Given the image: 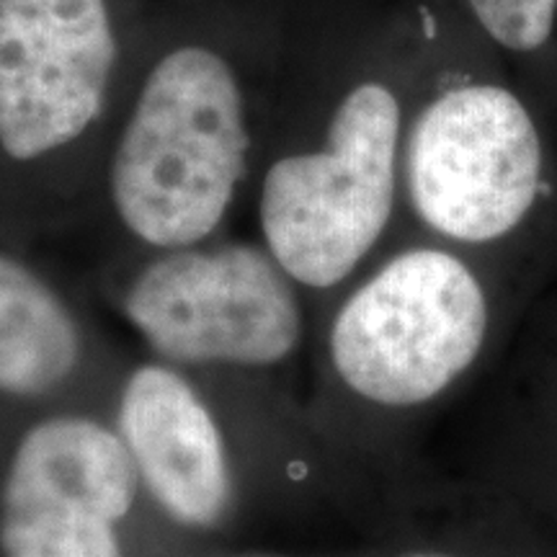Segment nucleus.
<instances>
[{
    "label": "nucleus",
    "mask_w": 557,
    "mask_h": 557,
    "mask_svg": "<svg viewBox=\"0 0 557 557\" xmlns=\"http://www.w3.org/2000/svg\"><path fill=\"white\" fill-rule=\"evenodd\" d=\"M250 148L238 75L209 47L160 58L111 158V199L129 233L189 248L220 225Z\"/></svg>",
    "instance_id": "f257e3e1"
},
{
    "label": "nucleus",
    "mask_w": 557,
    "mask_h": 557,
    "mask_svg": "<svg viewBox=\"0 0 557 557\" xmlns=\"http://www.w3.org/2000/svg\"><path fill=\"white\" fill-rule=\"evenodd\" d=\"M400 107L382 83L338 103L329 148L278 158L261 186V227L284 274L325 289L357 269L395 199Z\"/></svg>",
    "instance_id": "f03ea898"
},
{
    "label": "nucleus",
    "mask_w": 557,
    "mask_h": 557,
    "mask_svg": "<svg viewBox=\"0 0 557 557\" xmlns=\"http://www.w3.org/2000/svg\"><path fill=\"white\" fill-rule=\"evenodd\" d=\"M487 302L457 256L418 248L400 253L359 287L331 331L341 380L380 406L436 398L478 359Z\"/></svg>",
    "instance_id": "7ed1b4c3"
},
{
    "label": "nucleus",
    "mask_w": 557,
    "mask_h": 557,
    "mask_svg": "<svg viewBox=\"0 0 557 557\" xmlns=\"http://www.w3.org/2000/svg\"><path fill=\"white\" fill-rule=\"evenodd\" d=\"M406 173L416 212L429 227L462 243L496 240L537 199V127L506 88L447 90L410 129Z\"/></svg>",
    "instance_id": "20e7f679"
},
{
    "label": "nucleus",
    "mask_w": 557,
    "mask_h": 557,
    "mask_svg": "<svg viewBox=\"0 0 557 557\" xmlns=\"http://www.w3.org/2000/svg\"><path fill=\"white\" fill-rule=\"evenodd\" d=\"M124 312L158 354L189 364H276L302 331L289 276L253 246L176 250L152 261L127 292Z\"/></svg>",
    "instance_id": "39448f33"
},
{
    "label": "nucleus",
    "mask_w": 557,
    "mask_h": 557,
    "mask_svg": "<svg viewBox=\"0 0 557 557\" xmlns=\"http://www.w3.org/2000/svg\"><path fill=\"white\" fill-rule=\"evenodd\" d=\"M116 52L107 0H0V148L34 160L78 139Z\"/></svg>",
    "instance_id": "423d86ee"
},
{
    "label": "nucleus",
    "mask_w": 557,
    "mask_h": 557,
    "mask_svg": "<svg viewBox=\"0 0 557 557\" xmlns=\"http://www.w3.org/2000/svg\"><path fill=\"white\" fill-rule=\"evenodd\" d=\"M135 498L124 442L88 418H54L26 434L3 496L9 557H122L116 524Z\"/></svg>",
    "instance_id": "0eeeda50"
},
{
    "label": "nucleus",
    "mask_w": 557,
    "mask_h": 557,
    "mask_svg": "<svg viewBox=\"0 0 557 557\" xmlns=\"http://www.w3.org/2000/svg\"><path fill=\"white\" fill-rule=\"evenodd\" d=\"M122 442L171 519L212 527L225 511L230 478L222 436L189 382L148 364L132 374L120 406Z\"/></svg>",
    "instance_id": "6e6552de"
},
{
    "label": "nucleus",
    "mask_w": 557,
    "mask_h": 557,
    "mask_svg": "<svg viewBox=\"0 0 557 557\" xmlns=\"http://www.w3.org/2000/svg\"><path fill=\"white\" fill-rule=\"evenodd\" d=\"M78 325L37 274L0 256V389L39 395L73 374Z\"/></svg>",
    "instance_id": "1a4fd4ad"
},
{
    "label": "nucleus",
    "mask_w": 557,
    "mask_h": 557,
    "mask_svg": "<svg viewBox=\"0 0 557 557\" xmlns=\"http://www.w3.org/2000/svg\"><path fill=\"white\" fill-rule=\"evenodd\" d=\"M483 29L513 52H534L549 39L557 0H470Z\"/></svg>",
    "instance_id": "9d476101"
},
{
    "label": "nucleus",
    "mask_w": 557,
    "mask_h": 557,
    "mask_svg": "<svg viewBox=\"0 0 557 557\" xmlns=\"http://www.w3.org/2000/svg\"><path fill=\"white\" fill-rule=\"evenodd\" d=\"M403 557H447V555H436V553H413V555H403Z\"/></svg>",
    "instance_id": "9b49d317"
}]
</instances>
